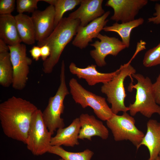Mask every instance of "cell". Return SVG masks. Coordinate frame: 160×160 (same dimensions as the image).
I'll return each mask as SVG.
<instances>
[{"instance_id": "obj_24", "label": "cell", "mask_w": 160, "mask_h": 160, "mask_svg": "<svg viewBox=\"0 0 160 160\" xmlns=\"http://www.w3.org/2000/svg\"><path fill=\"white\" fill-rule=\"evenodd\" d=\"M48 153L60 157L64 160H91L94 152L87 149L78 152H69L65 150L61 146H50Z\"/></svg>"}, {"instance_id": "obj_19", "label": "cell", "mask_w": 160, "mask_h": 160, "mask_svg": "<svg viewBox=\"0 0 160 160\" xmlns=\"http://www.w3.org/2000/svg\"><path fill=\"white\" fill-rule=\"evenodd\" d=\"M0 39L9 46L20 44L15 16L11 14L0 15Z\"/></svg>"}, {"instance_id": "obj_8", "label": "cell", "mask_w": 160, "mask_h": 160, "mask_svg": "<svg viewBox=\"0 0 160 160\" xmlns=\"http://www.w3.org/2000/svg\"><path fill=\"white\" fill-rule=\"evenodd\" d=\"M52 135L44 121L42 112L38 109L33 116L28 132L25 144L27 149L35 156L48 152Z\"/></svg>"}, {"instance_id": "obj_12", "label": "cell", "mask_w": 160, "mask_h": 160, "mask_svg": "<svg viewBox=\"0 0 160 160\" xmlns=\"http://www.w3.org/2000/svg\"><path fill=\"white\" fill-rule=\"evenodd\" d=\"M110 14L108 11L101 16L91 21L85 26L79 27L72 44L80 49L86 47L93 38H97L109 20L107 18Z\"/></svg>"}, {"instance_id": "obj_20", "label": "cell", "mask_w": 160, "mask_h": 160, "mask_svg": "<svg viewBox=\"0 0 160 160\" xmlns=\"http://www.w3.org/2000/svg\"><path fill=\"white\" fill-rule=\"evenodd\" d=\"M8 45L0 40V84L4 87L12 84L13 71Z\"/></svg>"}, {"instance_id": "obj_9", "label": "cell", "mask_w": 160, "mask_h": 160, "mask_svg": "<svg viewBox=\"0 0 160 160\" xmlns=\"http://www.w3.org/2000/svg\"><path fill=\"white\" fill-rule=\"evenodd\" d=\"M8 46L13 71L12 87L15 89L21 90L26 86L29 65L32 60L27 56L25 44L20 43L14 46Z\"/></svg>"}, {"instance_id": "obj_30", "label": "cell", "mask_w": 160, "mask_h": 160, "mask_svg": "<svg viewBox=\"0 0 160 160\" xmlns=\"http://www.w3.org/2000/svg\"><path fill=\"white\" fill-rule=\"evenodd\" d=\"M33 59L38 61L41 57V47L38 46H34L29 51Z\"/></svg>"}, {"instance_id": "obj_25", "label": "cell", "mask_w": 160, "mask_h": 160, "mask_svg": "<svg viewBox=\"0 0 160 160\" xmlns=\"http://www.w3.org/2000/svg\"><path fill=\"white\" fill-rule=\"evenodd\" d=\"M143 63L146 67H151L160 65V43L145 53Z\"/></svg>"}, {"instance_id": "obj_26", "label": "cell", "mask_w": 160, "mask_h": 160, "mask_svg": "<svg viewBox=\"0 0 160 160\" xmlns=\"http://www.w3.org/2000/svg\"><path fill=\"white\" fill-rule=\"evenodd\" d=\"M41 0H17V10L18 14L24 12L33 13L38 8V2Z\"/></svg>"}, {"instance_id": "obj_4", "label": "cell", "mask_w": 160, "mask_h": 160, "mask_svg": "<svg viewBox=\"0 0 160 160\" xmlns=\"http://www.w3.org/2000/svg\"><path fill=\"white\" fill-rule=\"evenodd\" d=\"M130 62L129 61L121 65L117 74L111 80L103 84L101 87V91L106 96L107 100L111 104V109L114 114H117L120 111L126 112L129 111L128 107L125 105L124 103L126 94L124 81L128 76L132 79V75L136 72Z\"/></svg>"}, {"instance_id": "obj_21", "label": "cell", "mask_w": 160, "mask_h": 160, "mask_svg": "<svg viewBox=\"0 0 160 160\" xmlns=\"http://www.w3.org/2000/svg\"><path fill=\"white\" fill-rule=\"evenodd\" d=\"M15 17L22 41L28 45L34 44L36 41V33L31 17L23 13L18 14Z\"/></svg>"}, {"instance_id": "obj_15", "label": "cell", "mask_w": 160, "mask_h": 160, "mask_svg": "<svg viewBox=\"0 0 160 160\" xmlns=\"http://www.w3.org/2000/svg\"><path fill=\"white\" fill-rule=\"evenodd\" d=\"M103 1L81 0L79 7L70 14L68 17L73 19H79L80 22V26H85L105 13L102 7Z\"/></svg>"}, {"instance_id": "obj_10", "label": "cell", "mask_w": 160, "mask_h": 160, "mask_svg": "<svg viewBox=\"0 0 160 160\" xmlns=\"http://www.w3.org/2000/svg\"><path fill=\"white\" fill-rule=\"evenodd\" d=\"M97 38L100 41H96L90 44L95 49L90 51V54L99 67L106 65L105 59L107 56L111 55L116 56L120 52L127 48L122 41L115 37L99 33Z\"/></svg>"}, {"instance_id": "obj_3", "label": "cell", "mask_w": 160, "mask_h": 160, "mask_svg": "<svg viewBox=\"0 0 160 160\" xmlns=\"http://www.w3.org/2000/svg\"><path fill=\"white\" fill-rule=\"evenodd\" d=\"M137 83H131L129 87V91L136 90L135 100L128 106L130 115L134 116L138 113L148 118H151L154 113L160 115V106L156 103L153 84L148 77H144L140 73H135L132 76Z\"/></svg>"}, {"instance_id": "obj_2", "label": "cell", "mask_w": 160, "mask_h": 160, "mask_svg": "<svg viewBox=\"0 0 160 160\" xmlns=\"http://www.w3.org/2000/svg\"><path fill=\"white\" fill-rule=\"evenodd\" d=\"M80 24L79 19H73L68 16L63 18L49 36L37 42L39 47L47 45L50 50V56L43 63L45 73H52L65 48L76 35Z\"/></svg>"}, {"instance_id": "obj_6", "label": "cell", "mask_w": 160, "mask_h": 160, "mask_svg": "<svg viewBox=\"0 0 160 160\" xmlns=\"http://www.w3.org/2000/svg\"><path fill=\"white\" fill-rule=\"evenodd\" d=\"M69 85L73 99L83 108L90 107L97 117L102 121H107L112 116L113 113L105 97L86 89L74 78L70 79Z\"/></svg>"}, {"instance_id": "obj_14", "label": "cell", "mask_w": 160, "mask_h": 160, "mask_svg": "<svg viewBox=\"0 0 160 160\" xmlns=\"http://www.w3.org/2000/svg\"><path fill=\"white\" fill-rule=\"evenodd\" d=\"M97 65L91 64L85 68L77 67L73 62L69 66L70 72L76 75L79 79L85 80L88 84L90 86L97 84H105L111 80L118 73L119 69L111 72L103 73L99 72L96 69Z\"/></svg>"}, {"instance_id": "obj_27", "label": "cell", "mask_w": 160, "mask_h": 160, "mask_svg": "<svg viewBox=\"0 0 160 160\" xmlns=\"http://www.w3.org/2000/svg\"><path fill=\"white\" fill-rule=\"evenodd\" d=\"M15 0H0V15L11 14L15 8Z\"/></svg>"}, {"instance_id": "obj_28", "label": "cell", "mask_w": 160, "mask_h": 160, "mask_svg": "<svg viewBox=\"0 0 160 160\" xmlns=\"http://www.w3.org/2000/svg\"><path fill=\"white\" fill-rule=\"evenodd\" d=\"M154 9L155 12L153 14V16L148 18V22L155 24H160V4L156 3Z\"/></svg>"}, {"instance_id": "obj_31", "label": "cell", "mask_w": 160, "mask_h": 160, "mask_svg": "<svg viewBox=\"0 0 160 160\" xmlns=\"http://www.w3.org/2000/svg\"><path fill=\"white\" fill-rule=\"evenodd\" d=\"M41 47V57L42 60L45 61L50 56V50L47 45H43Z\"/></svg>"}, {"instance_id": "obj_33", "label": "cell", "mask_w": 160, "mask_h": 160, "mask_svg": "<svg viewBox=\"0 0 160 160\" xmlns=\"http://www.w3.org/2000/svg\"><path fill=\"white\" fill-rule=\"evenodd\" d=\"M58 160H64L62 158H61L59 159Z\"/></svg>"}, {"instance_id": "obj_18", "label": "cell", "mask_w": 160, "mask_h": 160, "mask_svg": "<svg viewBox=\"0 0 160 160\" xmlns=\"http://www.w3.org/2000/svg\"><path fill=\"white\" fill-rule=\"evenodd\" d=\"M147 128L140 146H146L149 153L148 160H154L160 153V123L155 119H149L147 123Z\"/></svg>"}, {"instance_id": "obj_32", "label": "cell", "mask_w": 160, "mask_h": 160, "mask_svg": "<svg viewBox=\"0 0 160 160\" xmlns=\"http://www.w3.org/2000/svg\"><path fill=\"white\" fill-rule=\"evenodd\" d=\"M154 160H160V157L159 156L156 159Z\"/></svg>"}, {"instance_id": "obj_34", "label": "cell", "mask_w": 160, "mask_h": 160, "mask_svg": "<svg viewBox=\"0 0 160 160\" xmlns=\"http://www.w3.org/2000/svg\"><path fill=\"white\" fill-rule=\"evenodd\" d=\"M159 156L160 157V153L159 154Z\"/></svg>"}, {"instance_id": "obj_13", "label": "cell", "mask_w": 160, "mask_h": 160, "mask_svg": "<svg viewBox=\"0 0 160 160\" xmlns=\"http://www.w3.org/2000/svg\"><path fill=\"white\" fill-rule=\"evenodd\" d=\"M36 33V39L40 42L47 38L55 28L54 7L50 5L44 10H36L31 17Z\"/></svg>"}, {"instance_id": "obj_22", "label": "cell", "mask_w": 160, "mask_h": 160, "mask_svg": "<svg viewBox=\"0 0 160 160\" xmlns=\"http://www.w3.org/2000/svg\"><path fill=\"white\" fill-rule=\"evenodd\" d=\"M144 21L143 18L140 17L126 23H119L116 22L111 26H105L103 30L105 32H113L117 33L121 37L122 41L126 48H128L130 46V35L132 30L142 25Z\"/></svg>"}, {"instance_id": "obj_29", "label": "cell", "mask_w": 160, "mask_h": 160, "mask_svg": "<svg viewBox=\"0 0 160 160\" xmlns=\"http://www.w3.org/2000/svg\"><path fill=\"white\" fill-rule=\"evenodd\" d=\"M153 87L156 103L160 105V74L153 84Z\"/></svg>"}, {"instance_id": "obj_7", "label": "cell", "mask_w": 160, "mask_h": 160, "mask_svg": "<svg viewBox=\"0 0 160 160\" xmlns=\"http://www.w3.org/2000/svg\"><path fill=\"white\" fill-rule=\"evenodd\" d=\"M106 121L115 141L129 140L137 150L139 148L145 135L136 127L135 121L132 116L127 112H123L121 115L113 114Z\"/></svg>"}, {"instance_id": "obj_16", "label": "cell", "mask_w": 160, "mask_h": 160, "mask_svg": "<svg viewBox=\"0 0 160 160\" xmlns=\"http://www.w3.org/2000/svg\"><path fill=\"white\" fill-rule=\"evenodd\" d=\"M79 118L81 127L79 139L91 140L93 137L97 136L103 140H106L108 137V129L101 121L96 119L94 116L88 113H82Z\"/></svg>"}, {"instance_id": "obj_1", "label": "cell", "mask_w": 160, "mask_h": 160, "mask_svg": "<svg viewBox=\"0 0 160 160\" xmlns=\"http://www.w3.org/2000/svg\"><path fill=\"white\" fill-rule=\"evenodd\" d=\"M38 109L25 99L13 96L0 104V121L8 137L25 144L32 117Z\"/></svg>"}, {"instance_id": "obj_5", "label": "cell", "mask_w": 160, "mask_h": 160, "mask_svg": "<svg viewBox=\"0 0 160 160\" xmlns=\"http://www.w3.org/2000/svg\"><path fill=\"white\" fill-rule=\"evenodd\" d=\"M69 93L66 82L65 62L63 60L60 68V85L55 95L49 98L47 105L42 112L44 121L52 135L57 129L65 126L64 120L61 116L64 111V99Z\"/></svg>"}, {"instance_id": "obj_11", "label": "cell", "mask_w": 160, "mask_h": 160, "mask_svg": "<svg viewBox=\"0 0 160 160\" xmlns=\"http://www.w3.org/2000/svg\"><path fill=\"white\" fill-rule=\"evenodd\" d=\"M147 0H108L105 6L114 10L110 19L116 22L124 23L135 20L140 10L148 4Z\"/></svg>"}, {"instance_id": "obj_23", "label": "cell", "mask_w": 160, "mask_h": 160, "mask_svg": "<svg viewBox=\"0 0 160 160\" xmlns=\"http://www.w3.org/2000/svg\"><path fill=\"white\" fill-rule=\"evenodd\" d=\"M81 0H41L54 7L55 28L63 18L64 14L80 4Z\"/></svg>"}, {"instance_id": "obj_17", "label": "cell", "mask_w": 160, "mask_h": 160, "mask_svg": "<svg viewBox=\"0 0 160 160\" xmlns=\"http://www.w3.org/2000/svg\"><path fill=\"white\" fill-rule=\"evenodd\" d=\"M81 127L79 118H77L67 127L58 129L56 135L52 137L51 145L73 147L79 145Z\"/></svg>"}]
</instances>
